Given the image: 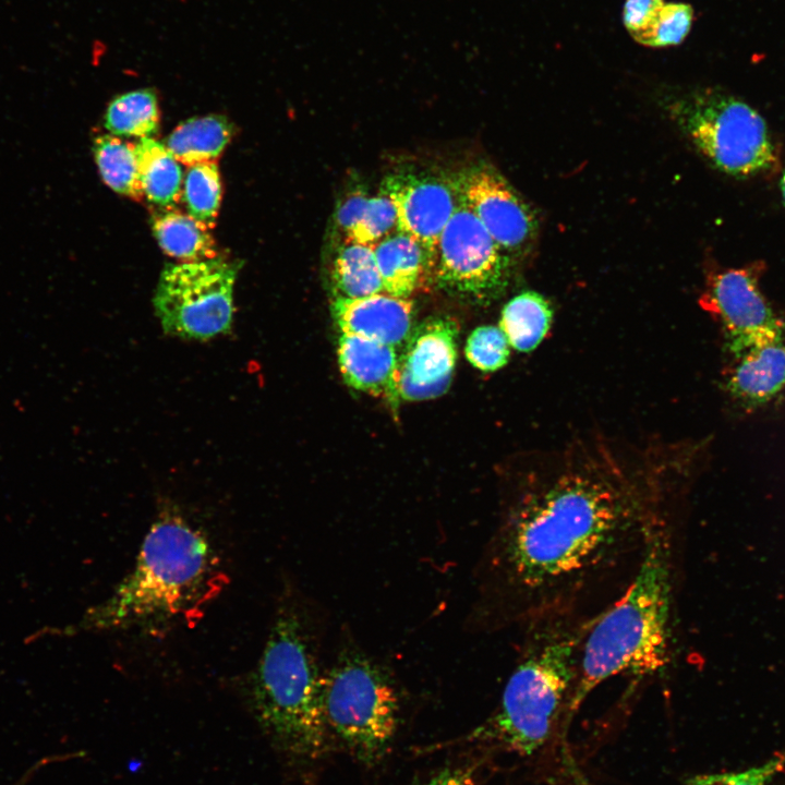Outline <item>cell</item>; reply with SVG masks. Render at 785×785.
Returning <instances> with one entry per match:
<instances>
[{"label": "cell", "instance_id": "cell-1", "mask_svg": "<svg viewBox=\"0 0 785 785\" xmlns=\"http://www.w3.org/2000/svg\"><path fill=\"white\" fill-rule=\"evenodd\" d=\"M706 438L602 433L532 450L514 472L484 563L492 626L596 616L633 578L654 531L680 522Z\"/></svg>", "mask_w": 785, "mask_h": 785}, {"label": "cell", "instance_id": "cell-2", "mask_svg": "<svg viewBox=\"0 0 785 785\" xmlns=\"http://www.w3.org/2000/svg\"><path fill=\"white\" fill-rule=\"evenodd\" d=\"M679 526L665 522L654 531L626 590L589 628L570 703L571 718L588 696L609 678L625 676L638 686L672 671Z\"/></svg>", "mask_w": 785, "mask_h": 785}, {"label": "cell", "instance_id": "cell-3", "mask_svg": "<svg viewBox=\"0 0 785 785\" xmlns=\"http://www.w3.org/2000/svg\"><path fill=\"white\" fill-rule=\"evenodd\" d=\"M224 575L206 535L174 511L160 514L134 566L78 627L118 630L201 618L219 593Z\"/></svg>", "mask_w": 785, "mask_h": 785}, {"label": "cell", "instance_id": "cell-4", "mask_svg": "<svg viewBox=\"0 0 785 785\" xmlns=\"http://www.w3.org/2000/svg\"><path fill=\"white\" fill-rule=\"evenodd\" d=\"M599 615L556 614L521 627L519 657L499 704L469 738L530 756L558 725L566 729L583 640Z\"/></svg>", "mask_w": 785, "mask_h": 785}, {"label": "cell", "instance_id": "cell-5", "mask_svg": "<svg viewBox=\"0 0 785 785\" xmlns=\"http://www.w3.org/2000/svg\"><path fill=\"white\" fill-rule=\"evenodd\" d=\"M323 680L305 620L297 611H280L254 669L250 698L263 729L291 756L315 759L326 750Z\"/></svg>", "mask_w": 785, "mask_h": 785}, {"label": "cell", "instance_id": "cell-6", "mask_svg": "<svg viewBox=\"0 0 785 785\" xmlns=\"http://www.w3.org/2000/svg\"><path fill=\"white\" fill-rule=\"evenodd\" d=\"M664 109L695 148L725 174L754 177L776 161L766 121L738 97L721 89L699 88L669 96Z\"/></svg>", "mask_w": 785, "mask_h": 785}, {"label": "cell", "instance_id": "cell-7", "mask_svg": "<svg viewBox=\"0 0 785 785\" xmlns=\"http://www.w3.org/2000/svg\"><path fill=\"white\" fill-rule=\"evenodd\" d=\"M327 727L365 764L382 760L395 737L399 700L388 674L362 651L345 649L324 674Z\"/></svg>", "mask_w": 785, "mask_h": 785}, {"label": "cell", "instance_id": "cell-8", "mask_svg": "<svg viewBox=\"0 0 785 785\" xmlns=\"http://www.w3.org/2000/svg\"><path fill=\"white\" fill-rule=\"evenodd\" d=\"M242 261L210 259L167 264L153 299L168 335L206 340L230 330L233 286Z\"/></svg>", "mask_w": 785, "mask_h": 785}, {"label": "cell", "instance_id": "cell-9", "mask_svg": "<svg viewBox=\"0 0 785 785\" xmlns=\"http://www.w3.org/2000/svg\"><path fill=\"white\" fill-rule=\"evenodd\" d=\"M514 259L459 201L436 249L434 281L478 302H490L509 285Z\"/></svg>", "mask_w": 785, "mask_h": 785}, {"label": "cell", "instance_id": "cell-10", "mask_svg": "<svg viewBox=\"0 0 785 785\" xmlns=\"http://www.w3.org/2000/svg\"><path fill=\"white\" fill-rule=\"evenodd\" d=\"M700 303L722 326L725 348L735 358L757 346L785 338V323L747 268H729L708 280Z\"/></svg>", "mask_w": 785, "mask_h": 785}, {"label": "cell", "instance_id": "cell-11", "mask_svg": "<svg viewBox=\"0 0 785 785\" xmlns=\"http://www.w3.org/2000/svg\"><path fill=\"white\" fill-rule=\"evenodd\" d=\"M452 184L458 198L512 259L522 257L538 235V218L529 204L495 168L479 164L464 169Z\"/></svg>", "mask_w": 785, "mask_h": 785}, {"label": "cell", "instance_id": "cell-12", "mask_svg": "<svg viewBox=\"0 0 785 785\" xmlns=\"http://www.w3.org/2000/svg\"><path fill=\"white\" fill-rule=\"evenodd\" d=\"M392 201L397 231L413 238L435 265L439 238L459 205L452 181L416 174H392L381 188Z\"/></svg>", "mask_w": 785, "mask_h": 785}, {"label": "cell", "instance_id": "cell-13", "mask_svg": "<svg viewBox=\"0 0 785 785\" xmlns=\"http://www.w3.org/2000/svg\"><path fill=\"white\" fill-rule=\"evenodd\" d=\"M458 325L447 316L430 318L413 329L399 357L398 390L402 400L444 394L457 359Z\"/></svg>", "mask_w": 785, "mask_h": 785}, {"label": "cell", "instance_id": "cell-14", "mask_svg": "<svg viewBox=\"0 0 785 785\" xmlns=\"http://www.w3.org/2000/svg\"><path fill=\"white\" fill-rule=\"evenodd\" d=\"M333 316L342 334L402 346L412 331L414 304L410 298L386 292L358 299L335 298Z\"/></svg>", "mask_w": 785, "mask_h": 785}, {"label": "cell", "instance_id": "cell-15", "mask_svg": "<svg viewBox=\"0 0 785 785\" xmlns=\"http://www.w3.org/2000/svg\"><path fill=\"white\" fill-rule=\"evenodd\" d=\"M337 352L340 372L350 387L385 398L392 407H397L400 400L397 348L341 334Z\"/></svg>", "mask_w": 785, "mask_h": 785}, {"label": "cell", "instance_id": "cell-16", "mask_svg": "<svg viewBox=\"0 0 785 785\" xmlns=\"http://www.w3.org/2000/svg\"><path fill=\"white\" fill-rule=\"evenodd\" d=\"M785 389V338L747 350L735 358L725 390L740 406L761 407Z\"/></svg>", "mask_w": 785, "mask_h": 785}, {"label": "cell", "instance_id": "cell-17", "mask_svg": "<svg viewBox=\"0 0 785 785\" xmlns=\"http://www.w3.org/2000/svg\"><path fill=\"white\" fill-rule=\"evenodd\" d=\"M386 293L409 298L434 279L423 247L410 235L396 231L373 246Z\"/></svg>", "mask_w": 785, "mask_h": 785}, {"label": "cell", "instance_id": "cell-18", "mask_svg": "<svg viewBox=\"0 0 785 785\" xmlns=\"http://www.w3.org/2000/svg\"><path fill=\"white\" fill-rule=\"evenodd\" d=\"M233 134L232 123L224 116L192 118L180 125L162 143L184 165L217 158Z\"/></svg>", "mask_w": 785, "mask_h": 785}, {"label": "cell", "instance_id": "cell-19", "mask_svg": "<svg viewBox=\"0 0 785 785\" xmlns=\"http://www.w3.org/2000/svg\"><path fill=\"white\" fill-rule=\"evenodd\" d=\"M159 209L152 215L150 225L165 252L188 262L218 256L215 240L207 228L174 207Z\"/></svg>", "mask_w": 785, "mask_h": 785}, {"label": "cell", "instance_id": "cell-20", "mask_svg": "<svg viewBox=\"0 0 785 785\" xmlns=\"http://www.w3.org/2000/svg\"><path fill=\"white\" fill-rule=\"evenodd\" d=\"M553 321L550 302L539 292L523 291L503 307L499 328L509 346L519 352L534 350L547 335Z\"/></svg>", "mask_w": 785, "mask_h": 785}, {"label": "cell", "instance_id": "cell-21", "mask_svg": "<svg viewBox=\"0 0 785 785\" xmlns=\"http://www.w3.org/2000/svg\"><path fill=\"white\" fill-rule=\"evenodd\" d=\"M143 194L159 208H172L181 196L182 170L167 147L152 137L135 144Z\"/></svg>", "mask_w": 785, "mask_h": 785}, {"label": "cell", "instance_id": "cell-22", "mask_svg": "<svg viewBox=\"0 0 785 785\" xmlns=\"http://www.w3.org/2000/svg\"><path fill=\"white\" fill-rule=\"evenodd\" d=\"M335 298L358 299L385 292L373 246L342 242L331 271Z\"/></svg>", "mask_w": 785, "mask_h": 785}, {"label": "cell", "instance_id": "cell-23", "mask_svg": "<svg viewBox=\"0 0 785 785\" xmlns=\"http://www.w3.org/2000/svg\"><path fill=\"white\" fill-rule=\"evenodd\" d=\"M93 152L107 185L133 200L143 198L135 144L104 134L94 140Z\"/></svg>", "mask_w": 785, "mask_h": 785}, {"label": "cell", "instance_id": "cell-24", "mask_svg": "<svg viewBox=\"0 0 785 785\" xmlns=\"http://www.w3.org/2000/svg\"><path fill=\"white\" fill-rule=\"evenodd\" d=\"M105 126L119 136L144 138L154 135L159 126V108L154 89H136L116 97L107 108Z\"/></svg>", "mask_w": 785, "mask_h": 785}, {"label": "cell", "instance_id": "cell-25", "mask_svg": "<svg viewBox=\"0 0 785 785\" xmlns=\"http://www.w3.org/2000/svg\"><path fill=\"white\" fill-rule=\"evenodd\" d=\"M221 196L217 164L204 161L189 167L183 189V201L189 215L209 229L214 227Z\"/></svg>", "mask_w": 785, "mask_h": 785}, {"label": "cell", "instance_id": "cell-26", "mask_svg": "<svg viewBox=\"0 0 785 785\" xmlns=\"http://www.w3.org/2000/svg\"><path fill=\"white\" fill-rule=\"evenodd\" d=\"M692 20L693 10L690 4L665 2L653 22L635 41L652 48L678 45L690 32Z\"/></svg>", "mask_w": 785, "mask_h": 785}, {"label": "cell", "instance_id": "cell-27", "mask_svg": "<svg viewBox=\"0 0 785 785\" xmlns=\"http://www.w3.org/2000/svg\"><path fill=\"white\" fill-rule=\"evenodd\" d=\"M397 231V213L390 197L379 191L370 196L362 214L346 241L374 246Z\"/></svg>", "mask_w": 785, "mask_h": 785}, {"label": "cell", "instance_id": "cell-28", "mask_svg": "<svg viewBox=\"0 0 785 785\" xmlns=\"http://www.w3.org/2000/svg\"><path fill=\"white\" fill-rule=\"evenodd\" d=\"M509 342L499 327L481 326L468 337L466 355L468 361L483 372H495L509 358Z\"/></svg>", "mask_w": 785, "mask_h": 785}, {"label": "cell", "instance_id": "cell-29", "mask_svg": "<svg viewBox=\"0 0 785 785\" xmlns=\"http://www.w3.org/2000/svg\"><path fill=\"white\" fill-rule=\"evenodd\" d=\"M785 768V757L775 756L739 772L696 775L686 785H768Z\"/></svg>", "mask_w": 785, "mask_h": 785}, {"label": "cell", "instance_id": "cell-30", "mask_svg": "<svg viewBox=\"0 0 785 785\" xmlns=\"http://www.w3.org/2000/svg\"><path fill=\"white\" fill-rule=\"evenodd\" d=\"M665 2V0L625 1L623 23L633 40L651 24Z\"/></svg>", "mask_w": 785, "mask_h": 785}, {"label": "cell", "instance_id": "cell-31", "mask_svg": "<svg viewBox=\"0 0 785 785\" xmlns=\"http://www.w3.org/2000/svg\"><path fill=\"white\" fill-rule=\"evenodd\" d=\"M370 195L364 190L350 192L339 204L335 213V226L342 241H346L357 225Z\"/></svg>", "mask_w": 785, "mask_h": 785}, {"label": "cell", "instance_id": "cell-32", "mask_svg": "<svg viewBox=\"0 0 785 785\" xmlns=\"http://www.w3.org/2000/svg\"><path fill=\"white\" fill-rule=\"evenodd\" d=\"M423 785H476L471 766L444 769Z\"/></svg>", "mask_w": 785, "mask_h": 785}, {"label": "cell", "instance_id": "cell-33", "mask_svg": "<svg viewBox=\"0 0 785 785\" xmlns=\"http://www.w3.org/2000/svg\"><path fill=\"white\" fill-rule=\"evenodd\" d=\"M780 190H781L782 198H783L784 204H785V168H784V170H783V173H782V177H781V180H780Z\"/></svg>", "mask_w": 785, "mask_h": 785}]
</instances>
